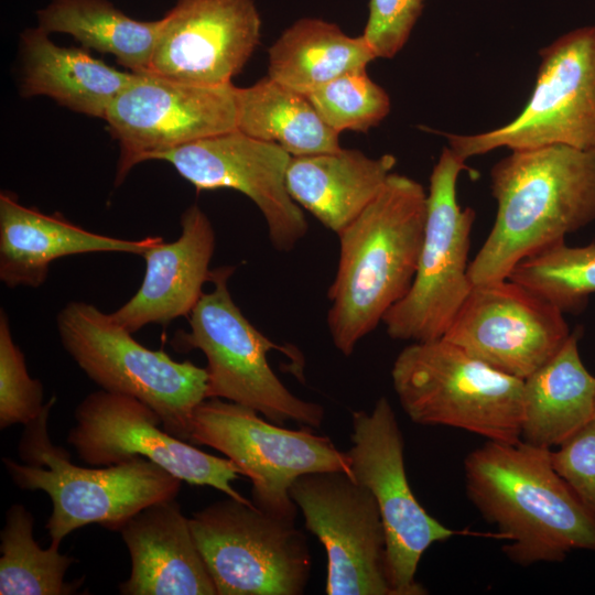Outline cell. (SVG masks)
Returning a JSON list of instances; mask_svg holds the SVG:
<instances>
[{
    "label": "cell",
    "mask_w": 595,
    "mask_h": 595,
    "mask_svg": "<svg viewBox=\"0 0 595 595\" xmlns=\"http://www.w3.org/2000/svg\"><path fill=\"white\" fill-rule=\"evenodd\" d=\"M76 424L67 443L93 466L144 457L191 485L210 486L244 502H252L231 485L241 475L227 457L203 452L166 432L159 414L142 401L105 390L89 393L76 407Z\"/></svg>",
    "instance_id": "cell-14"
},
{
    "label": "cell",
    "mask_w": 595,
    "mask_h": 595,
    "mask_svg": "<svg viewBox=\"0 0 595 595\" xmlns=\"http://www.w3.org/2000/svg\"><path fill=\"white\" fill-rule=\"evenodd\" d=\"M467 169L465 160L445 147L431 172L416 272L407 294L382 318L393 339L443 337L473 288L468 252L476 213L457 201V180Z\"/></svg>",
    "instance_id": "cell-9"
},
{
    "label": "cell",
    "mask_w": 595,
    "mask_h": 595,
    "mask_svg": "<svg viewBox=\"0 0 595 595\" xmlns=\"http://www.w3.org/2000/svg\"><path fill=\"white\" fill-rule=\"evenodd\" d=\"M237 90L134 73L104 118L120 147L116 185L162 152L237 129Z\"/></svg>",
    "instance_id": "cell-13"
},
{
    "label": "cell",
    "mask_w": 595,
    "mask_h": 595,
    "mask_svg": "<svg viewBox=\"0 0 595 595\" xmlns=\"http://www.w3.org/2000/svg\"><path fill=\"white\" fill-rule=\"evenodd\" d=\"M424 0H370L361 34L376 58H392L408 42Z\"/></svg>",
    "instance_id": "cell-32"
},
{
    "label": "cell",
    "mask_w": 595,
    "mask_h": 595,
    "mask_svg": "<svg viewBox=\"0 0 595 595\" xmlns=\"http://www.w3.org/2000/svg\"><path fill=\"white\" fill-rule=\"evenodd\" d=\"M495 223L468 277H509L522 260L595 221V149L554 144L511 151L490 170Z\"/></svg>",
    "instance_id": "cell-1"
},
{
    "label": "cell",
    "mask_w": 595,
    "mask_h": 595,
    "mask_svg": "<svg viewBox=\"0 0 595 595\" xmlns=\"http://www.w3.org/2000/svg\"><path fill=\"white\" fill-rule=\"evenodd\" d=\"M552 464L595 517V418L551 453Z\"/></svg>",
    "instance_id": "cell-33"
},
{
    "label": "cell",
    "mask_w": 595,
    "mask_h": 595,
    "mask_svg": "<svg viewBox=\"0 0 595 595\" xmlns=\"http://www.w3.org/2000/svg\"><path fill=\"white\" fill-rule=\"evenodd\" d=\"M190 526L217 595H301L311 572L295 521L231 497L194 512Z\"/></svg>",
    "instance_id": "cell-10"
},
{
    "label": "cell",
    "mask_w": 595,
    "mask_h": 595,
    "mask_svg": "<svg viewBox=\"0 0 595 595\" xmlns=\"http://www.w3.org/2000/svg\"><path fill=\"white\" fill-rule=\"evenodd\" d=\"M401 408L416 424L462 429L488 441H521L523 380L441 337L413 342L391 368Z\"/></svg>",
    "instance_id": "cell-5"
},
{
    "label": "cell",
    "mask_w": 595,
    "mask_h": 595,
    "mask_svg": "<svg viewBox=\"0 0 595 595\" xmlns=\"http://www.w3.org/2000/svg\"><path fill=\"white\" fill-rule=\"evenodd\" d=\"M259 414L231 401L207 398L194 411L190 443L213 447L230 459L251 480L257 508L295 521L293 482L314 472L351 475L347 454L310 426L290 430Z\"/></svg>",
    "instance_id": "cell-8"
},
{
    "label": "cell",
    "mask_w": 595,
    "mask_h": 595,
    "mask_svg": "<svg viewBox=\"0 0 595 595\" xmlns=\"http://www.w3.org/2000/svg\"><path fill=\"white\" fill-rule=\"evenodd\" d=\"M160 22L148 72L186 84H232L260 42L253 0H177Z\"/></svg>",
    "instance_id": "cell-18"
},
{
    "label": "cell",
    "mask_w": 595,
    "mask_h": 595,
    "mask_svg": "<svg viewBox=\"0 0 595 595\" xmlns=\"http://www.w3.org/2000/svg\"><path fill=\"white\" fill-rule=\"evenodd\" d=\"M20 48L22 96H47L90 117L104 119L112 100L134 76L93 57L85 48L54 44L39 26L21 34Z\"/></svg>",
    "instance_id": "cell-23"
},
{
    "label": "cell",
    "mask_w": 595,
    "mask_h": 595,
    "mask_svg": "<svg viewBox=\"0 0 595 595\" xmlns=\"http://www.w3.org/2000/svg\"><path fill=\"white\" fill-rule=\"evenodd\" d=\"M176 240L163 239L142 255L145 272L139 290L110 313L130 333L188 316L204 293V283L210 281L215 231L209 218L194 204L183 212Z\"/></svg>",
    "instance_id": "cell-19"
},
{
    "label": "cell",
    "mask_w": 595,
    "mask_h": 595,
    "mask_svg": "<svg viewBox=\"0 0 595 595\" xmlns=\"http://www.w3.org/2000/svg\"><path fill=\"white\" fill-rule=\"evenodd\" d=\"M131 558L123 595H217L190 519L175 499L150 505L119 530Z\"/></svg>",
    "instance_id": "cell-20"
},
{
    "label": "cell",
    "mask_w": 595,
    "mask_h": 595,
    "mask_svg": "<svg viewBox=\"0 0 595 595\" xmlns=\"http://www.w3.org/2000/svg\"><path fill=\"white\" fill-rule=\"evenodd\" d=\"M161 236L122 239L91 232L60 214L46 215L20 204L13 194H0V280L8 288H39L51 263L62 257L93 252L142 256Z\"/></svg>",
    "instance_id": "cell-21"
},
{
    "label": "cell",
    "mask_w": 595,
    "mask_h": 595,
    "mask_svg": "<svg viewBox=\"0 0 595 595\" xmlns=\"http://www.w3.org/2000/svg\"><path fill=\"white\" fill-rule=\"evenodd\" d=\"M580 333L523 380L521 440L544 448L560 446L595 418V376L584 366Z\"/></svg>",
    "instance_id": "cell-24"
},
{
    "label": "cell",
    "mask_w": 595,
    "mask_h": 595,
    "mask_svg": "<svg viewBox=\"0 0 595 595\" xmlns=\"http://www.w3.org/2000/svg\"><path fill=\"white\" fill-rule=\"evenodd\" d=\"M508 279L562 312L581 310L595 293V244L571 247L561 241L519 262Z\"/></svg>",
    "instance_id": "cell-29"
},
{
    "label": "cell",
    "mask_w": 595,
    "mask_h": 595,
    "mask_svg": "<svg viewBox=\"0 0 595 595\" xmlns=\"http://www.w3.org/2000/svg\"><path fill=\"white\" fill-rule=\"evenodd\" d=\"M237 129L279 144L292 156L336 152L339 133L320 117L309 98L269 76L237 90Z\"/></svg>",
    "instance_id": "cell-26"
},
{
    "label": "cell",
    "mask_w": 595,
    "mask_h": 595,
    "mask_svg": "<svg viewBox=\"0 0 595 595\" xmlns=\"http://www.w3.org/2000/svg\"><path fill=\"white\" fill-rule=\"evenodd\" d=\"M351 475L376 499L387 538V571L394 595H423L415 581L423 553L435 542L462 532L443 526L416 500L404 466V442L394 411L380 397L370 412L351 418Z\"/></svg>",
    "instance_id": "cell-12"
},
{
    "label": "cell",
    "mask_w": 595,
    "mask_h": 595,
    "mask_svg": "<svg viewBox=\"0 0 595 595\" xmlns=\"http://www.w3.org/2000/svg\"><path fill=\"white\" fill-rule=\"evenodd\" d=\"M55 400L52 397L39 418L25 425L19 444L24 464L2 458L19 488L42 490L51 498L53 509L45 528L52 545L60 547L71 532L90 523L119 531L143 508L176 497L182 480L144 457L105 467L72 464L68 452L50 439L48 416Z\"/></svg>",
    "instance_id": "cell-4"
},
{
    "label": "cell",
    "mask_w": 595,
    "mask_h": 595,
    "mask_svg": "<svg viewBox=\"0 0 595 595\" xmlns=\"http://www.w3.org/2000/svg\"><path fill=\"white\" fill-rule=\"evenodd\" d=\"M570 335L559 307L507 278L474 284L443 338L491 368L524 380Z\"/></svg>",
    "instance_id": "cell-16"
},
{
    "label": "cell",
    "mask_w": 595,
    "mask_h": 595,
    "mask_svg": "<svg viewBox=\"0 0 595 595\" xmlns=\"http://www.w3.org/2000/svg\"><path fill=\"white\" fill-rule=\"evenodd\" d=\"M539 55L533 89L516 118L476 134L443 133L458 156L554 144L595 149V24L564 33Z\"/></svg>",
    "instance_id": "cell-11"
},
{
    "label": "cell",
    "mask_w": 595,
    "mask_h": 595,
    "mask_svg": "<svg viewBox=\"0 0 595 595\" xmlns=\"http://www.w3.org/2000/svg\"><path fill=\"white\" fill-rule=\"evenodd\" d=\"M56 325L64 349L91 381L142 401L166 432L191 441L194 411L207 399L205 368L144 347L110 314L86 302L67 303Z\"/></svg>",
    "instance_id": "cell-6"
},
{
    "label": "cell",
    "mask_w": 595,
    "mask_h": 595,
    "mask_svg": "<svg viewBox=\"0 0 595 595\" xmlns=\"http://www.w3.org/2000/svg\"><path fill=\"white\" fill-rule=\"evenodd\" d=\"M43 404V386L30 377L22 350L15 344L9 320L0 313V428L29 424L39 418Z\"/></svg>",
    "instance_id": "cell-31"
},
{
    "label": "cell",
    "mask_w": 595,
    "mask_h": 595,
    "mask_svg": "<svg viewBox=\"0 0 595 595\" xmlns=\"http://www.w3.org/2000/svg\"><path fill=\"white\" fill-rule=\"evenodd\" d=\"M235 268L212 271L214 288L203 293L188 315L190 331L177 332L172 345L178 351L199 349L206 357L207 398H219L256 410L283 425L294 421L320 428L324 408L293 394L278 378L268 353L280 347L269 340L234 302L228 280Z\"/></svg>",
    "instance_id": "cell-7"
},
{
    "label": "cell",
    "mask_w": 595,
    "mask_h": 595,
    "mask_svg": "<svg viewBox=\"0 0 595 595\" xmlns=\"http://www.w3.org/2000/svg\"><path fill=\"white\" fill-rule=\"evenodd\" d=\"M305 96L337 133L367 132L388 116L391 107L389 95L366 68L343 74Z\"/></svg>",
    "instance_id": "cell-30"
},
{
    "label": "cell",
    "mask_w": 595,
    "mask_h": 595,
    "mask_svg": "<svg viewBox=\"0 0 595 595\" xmlns=\"http://www.w3.org/2000/svg\"><path fill=\"white\" fill-rule=\"evenodd\" d=\"M291 159L279 144L235 129L162 152L153 160L169 162L197 191L231 188L245 194L262 214L272 246L288 252L309 229L301 206L288 191Z\"/></svg>",
    "instance_id": "cell-17"
},
{
    "label": "cell",
    "mask_w": 595,
    "mask_h": 595,
    "mask_svg": "<svg viewBox=\"0 0 595 595\" xmlns=\"http://www.w3.org/2000/svg\"><path fill=\"white\" fill-rule=\"evenodd\" d=\"M428 193L391 173L378 195L339 234L336 273L328 288L327 327L345 356L409 291L418 268Z\"/></svg>",
    "instance_id": "cell-3"
},
{
    "label": "cell",
    "mask_w": 595,
    "mask_h": 595,
    "mask_svg": "<svg viewBox=\"0 0 595 595\" xmlns=\"http://www.w3.org/2000/svg\"><path fill=\"white\" fill-rule=\"evenodd\" d=\"M39 28L71 34L85 48L108 53L132 73H145L160 20L130 18L108 0H51L37 12Z\"/></svg>",
    "instance_id": "cell-27"
},
{
    "label": "cell",
    "mask_w": 595,
    "mask_h": 595,
    "mask_svg": "<svg viewBox=\"0 0 595 595\" xmlns=\"http://www.w3.org/2000/svg\"><path fill=\"white\" fill-rule=\"evenodd\" d=\"M551 453L522 440L487 441L464 459L468 499L508 541L502 550L518 565L595 552V517L554 469Z\"/></svg>",
    "instance_id": "cell-2"
},
{
    "label": "cell",
    "mask_w": 595,
    "mask_h": 595,
    "mask_svg": "<svg viewBox=\"0 0 595 595\" xmlns=\"http://www.w3.org/2000/svg\"><path fill=\"white\" fill-rule=\"evenodd\" d=\"M396 163L392 154L369 158L343 148L292 156L286 186L301 207L337 235L378 195Z\"/></svg>",
    "instance_id": "cell-22"
},
{
    "label": "cell",
    "mask_w": 595,
    "mask_h": 595,
    "mask_svg": "<svg viewBox=\"0 0 595 595\" xmlns=\"http://www.w3.org/2000/svg\"><path fill=\"white\" fill-rule=\"evenodd\" d=\"M290 496L327 554V595H394L387 538L371 491L343 470L298 477Z\"/></svg>",
    "instance_id": "cell-15"
},
{
    "label": "cell",
    "mask_w": 595,
    "mask_h": 595,
    "mask_svg": "<svg viewBox=\"0 0 595 595\" xmlns=\"http://www.w3.org/2000/svg\"><path fill=\"white\" fill-rule=\"evenodd\" d=\"M34 518L21 504H12L6 512L0 533L1 595H67L79 583L65 582L74 556L62 554L60 547L42 549L33 537Z\"/></svg>",
    "instance_id": "cell-28"
},
{
    "label": "cell",
    "mask_w": 595,
    "mask_h": 595,
    "mask_svg": "<svg viewBox=\"0 0 595 595\" xmlns=\"http://www.w3.org/2000/svg\"><path fill=\"white\" fill-rule=\"evenodd\" d=\"M376 56L363 35L349 36L335 23L303 18L268 50V75L307 95L334 78L365 69Z\"/></svg>",
    "instance_id": "cell-25"
}]
</instances>
